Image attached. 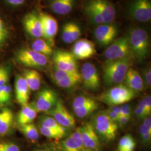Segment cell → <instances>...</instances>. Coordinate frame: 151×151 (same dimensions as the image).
Listing matches in <instances>:
<instances>
[{"label": "cell", "instance_id": "obj_1", "mask_svg": "<svg viewBox=\"0 0 151 151\" xmlns=\"http://www.w3.org/2000/svg\"><path fill=\"white\" fill-rule=\"evenodd\" d=\"M127 37L133 57L139 62L146 60L150 48V37L146 29L140 27H131Z\"/></svg>", "mask_w": 151, "mask_h": 151}, {"label": "cell", "instance_id": "obj_2", "mask_svg": "<svg viewBox=\"0 0 151 151\" xmlns=\"http://www.w3.org/2000/svg\"><path fill=\"white\" fill-rule=\"evenodd\" d=\"M130 59L106 60L103 65V79L108 85L122 83L130 68Z\"/></svg>", "mask_w": 151, "mask_h": 151}, {"label": "cell", "instance_id": "obj_3", "mask_svg": "<svg viewBox=\"0 0 151 151\" xmlns=\"http://www.w3.org/2000/svg\"><path fill=\"white\" fill-rule=\"evenodd\" d=\"M135 95L134 92L124 84L120 83L104 92L99 99L109 106H119L129 102Z\"/></svg>", "mask_w": 151, "mask_h": 151}, {"label": "cell", "instance_id": "obj_4", "mask_svg": "<svg viewBox=\"0 0 151 151\" xmlns=\"http://www.w3.org/2000/svg\"><path fill=\"white\" fill-rule=\"evenodd\" d=\"M97 135L107 142L115 139L118 129V124L114 123L104 112H100L95 116L92 123Z\"/></svg>", "mask_w": 151, "mask_h": 151}, {"label": "cell", "instance_id": "obj_5", "mask_svg": "<svg viewBox=\"0 0 151 151\" xmlns=\"http://www.w3.org/2000/svg\"><path fill=\"white\" fill-rule=\"evenodd\" d=\"M104 56L107 60L130 59L133 55L127 37L124 36L115 40L106 49Z\"/></svg>", "mask_w": 151, "mask_h": 151}, {"label": "cell", "instance_id": "obj_6", "mask_svg": "<svg viewBox=\"0 0 151 151\" xmlns=\"http://www.w3.org/2000/svg\"><path fill=\"white\" fill-rule=\"evenodd\" d=\"M16 59L20 63L30 68H43L48 64V57L32 49L20 50L16 54Z\"/></svg>", "mask_w": 151, "mask_h": 151}, {"label": "cell", "instance_id": "obj_7", "mask_svg": "<svg viewBox=\"0 0 151 151\" xmlns=\"http://www.w3.org/2000/svg\"><path fill=\"white\" fill-rule=\"evenodd\" d=\"M128 12L134 20L147 22L151 19L150 0H131L128 7Z\"/></svg>", "mask_w": 151, "mask_h": 151}, {"label": "cell", "instance_id": "obj_8", "mask_svg": "<svg viewBox=\"0 0 151 151\" xmlns=\"http://www.w3.org/2000/svg\"><path fill=\"white\" fill-rule=\"evenodd\" d=\"M54 66L60 70L72 73H80L77 60L71 52L57 50L53 53Z\"/></svg>", "mask_w": 151, "mask_h": 151}, {"label": "cell", "instance_id": "obj_9", "mask_svg": "<svg viewBox=\"0 0 151 151\" xmlns=\"http://www.w3.org/2000/svg\"><path fill=\"white\" fill-rule=\"evenodd\" d=\"M38 15L42 24L43 38L53 47L55 43V38L58 31V22L53 16L47 13L41 12Z\"/></svg>", "mask_w": 151, "mask_h": 151}, {"label": "cell", "instance_id": "obj_10", "mask_svg": "<svg viewBox=\"0 0 151 151\" xmlns=\"http://www.w3.org/2000/svg\"><path fill=\"white\" fill-rule=\"evenodd\" d=\"M118 32V25L113 22L98 25L95 29L93 34L98 43L104 47H106L115 40Z\"/></svg>", "mask_w": 151, "mask_h": 151}, {"label": "cell", "instance_id": "obj_11", "mask_svg": "<svg viewBox=\"0 0 151 151\" xmlns=\"http://www.w3.org/2000/svg\"><path fill=\"white\" fill-rule=\"evenodd\" d=\"M81 81L84 87L90 90L96 91L100 87V79L97 68L90 62L84 63L81 68Z\"/></svg>", "mask_w": 151, "mask_h": 151}, {"label": "cell", "instance_id": "obj_12", "mask_svg": "<svg viewBox=\"0 0 151 151\" xmlns=\"http://www.w3.org/2000/svg\"><path fill=\"white\" fill-rule=\"evenodd\" d=\"M58 100L57 93L49 88H44L38 92L33 105L37 112H48Z\"/></svg>", "mask_w": 151, "mask_h": 151}, {"label": "cell", "instance_id": "obj_13", "mask_svg": "<svg viewBox=\"0 0 151 151\" xmlns=\"http://www.w3.org/2000/svg\"><path fill=\"white\" fill-rule=\"evenodd\" d=\"M59 124L66 129H72L75 127L74 117L67 110L63 103L58 99L55 105L47 112Z\"/></svg>", "mask_w": 151, "mask_h": 151}, {"label": "cell", "instance_id": "obj_14", "mask_svg": "<svg viewBox=\"0 0 151 151\" xmlns=\"http://www.w3.org/2000/svg\"><path fill=\"white\" fill-rule=\"evenodd\" d=\"M52 77L55 83L60 87L70 88L75 86L81 82L80 73H72L60 70L54 66L51 73Z\"/></svg>", "mask_w": 151, "mask_h": 151}, {"label": "cell", "instance_id": "obj_15", "mask_svg": "<svg viewBox=\"0 0 151 151\" xmlns=\"http://www.w3.org/2000/svg\"><path fill=\"white\" fill-rule=\"evenodd\" d=\"M71 53L76 60H85L93 56L96 53V50L93 42L87 39H80L76 41Z\"/></svg>", "mask_w": 151, "mask_h": 151}, {"label": "cell", "instance_id": "obj_16", "mask_svg": "<svg viewBox=\"0 0 151 151\" xmlns=\"http://www.w3.org/2000/svg\"><path fill=\"white\" fill-rule=\"evenodd\" d=\"M80 130L85 148L92 151H99L100 149V140L92 124L86 123L80 127Z\"/></svg>", "mask_w": 151, "mask_h": 151}, {"label": "cell", "instance_id": "obj_17", "mask_svg": "<svg viewBox=\"0 0 151 151\" xmlns=\"http://www.w3.org/2000/svg\"><path fill=\"white\" fill-rule=\"evenodd\" d=\"M88 2L99 11L104 24L113 23L115 20V7L111 2L108 0H90Z\"/></svg>", "mask_w": 151, "mask_h": 151}, {"label": "cell", "instance_id": "obj_18", "mask_svg": "<svg viewBox=\"0 0 151 151\" xmlns=\"http://www.w3.org/2000/svg\"><path fill=\"white\" fill-rule=\"evenodd\" d=\"M23 25L25 31L35 39L43 38L42 24L38 14L30 12L24 16Z\"/></svg>", "mask_w": 151, "mask_h": 151}, {"label": "cell", "instance_id": "obj_19", "mask_svg": "<svg viewBox=\"0 0 151 151\" xmlns=\"http://www.w3.org/2000/svg\"><path fill=\"white\" fill-rule=\"evenodd\" d=\"M15 89L16 101L22 106L28 104L30 90L22 76H16Z\"/></svg>", "mask_w": 151, "mask_h": 151}, {"label": "cell", "instance_id": "obj_20", "mask_svg": "<svg viewBox=\"0 0 151 151\" xmlns=\"http://www.w3.org/2000/svg\"><path fill=\"white\" fill-rule=\"evenodd\" d=\"M125 85H126L133 91L139 92L144 88V81L142 76L137 70L129 68L127 72L124 79Z\"/></svg>", "mask_w": 151, "mask_h": 151}, {"label": "cell", "instance_id": "obj_21", "mask_svg": "<svg viewBox=\"0 0 151 151\" xmlns=\"http://www.w3.org/2000/svg\"><path fill=\"white\" fill-rule=\"evenodd\" d=\"M81 35V29L76 23L69 22L65 24L62 27L61 38L67 44H70L77 40Z\"/></svg>", "mask_w": 151, "mask_h": 151}, {"label": "cell", "instance_id": "obj_22", "mask_svg": "<svg viewBox=\"0 0 151 151\" xmlns=\"http://www.w3.org/2000/svg\"><path fill=\"white\" fill-rule=\"evenodd\" d=\"M65 151H83L86 150L83 145L80 127L63 142Z\"/></svg>", "mask_w": 151, "mask_h": 151}, {"label": "cell", "instance_id": "obj_23", "mask_svg": "<svg viewBox=\"0 0 151 151\" xmlns=\"http://www.w3.org/2000/svg\"><path fill=\"white\" fill-rule=\"evenodd\" d=\"M38 112L34 108L33 104H27L22 106L17 116V122L20 126L32 123L36 118Z\"/></svg>", "mask_w": 151, "mask_h": 151}, {"label": "cell", "instance_id": "obj_24", "mask_svg": "<svg viewBox=\"0 0 151 151\" xmlns=\"http://www.w3.org/2000/svg\"><path fill=\"white\" fill-rule=\"evenodd\" d=\"M74 5L75 0H52L50 7L56 14L65 15L70 13Z\"/></svg>", "mask_w": 151, "mask_h": 151}, {"label": "cell", "instance_id": "obj_25", "mask_svg": "<svg viewBox=\"0 0 151 151\" xmlns=\"http://www.w3.org/2000/svg\"><path fill=\"white\" fill-rule=\"evenodd\" d=\"M22 77L27 83L30 90L37 91L41 85V76L37 70H27L24 72Z\"/></svg>", "mask_w": 151, "mask_h": 151}, {"label": "cell", "instance_id": "obj_26", "mask_svg": "<svg viewBox=\"0 0 151 151\" xmlns=\"http://www.w3.org/2000/svg\"><path fill=\"white\" fill-rule=\"evenodd\" d=\"M31 49L48 57L53 53L52 47L42 38L35 39L31 45Z\"/></svg>", "mask_w": 151, "mask_h": 151}, {"label": "cell", "instance_id": "obj_27", "mask_svg": "<svg viewBox=\"0 0 151 151\" xmlns=\"http://www.w3.org/2000/svg\"><path fill=\"white\" fill-rule=\"evenodd\" d=\"M39 125L45 128L60 131L63 134H65L67 130L65 127L60 125L55 119L51 116L44 115L41 116L39 120Z\"/></svg>", "mask_w": 151, "mask_h": 151}, {"label": "cell", "instance_id": "obj_28", "mask_svg": "<svg viewBox=\"0 0 151 151\" xmlns=\"http://www.w3.org/2000/svg\"><path fill=\"white\" fill-rule=\"evenodd\" d=\"M20 130L23 134L32 142H35L39 139V130L35 124L29 123L22 125L20 127Z\"/></svg>", "mask_w": 151, "mask_h": 151}, {"label": "cell", "instance_id": "obj_29", "mask_svg": "<svg viewBox=\"0 0 151 151\" xmlns=\"http://www.w3.org/2000/svg\"><path fill=\"white\" fill-rule=\"evenodd\" d=\"M98 107V104L94 100L91 103H89L86 105H84L80 108L73 109V110L76 115L77 117L80 118H83L92 113L97 109Z\"/></svg>", "mask_w": 151, "mask_h": 151}, {"label": "cell", "instance_id": "obj_30", "mask_svg": "<svg viewBox=\"0 0 151 151\" xmlns=\"http://www.w3.org/2000/svg\"><path fill=\"white\" fill-rule=\"evenodd\" d=\"M85 11L87 16L93 24L100 25L104 24L103 18L99 11L88 2L87 3L85 7Z\"/></svg>", "mask_w": 151, "mask_h": 151}, {"label": "cell", "instance_id": "obj_31", "mask_svg": "<svg viewBox=\"0 0 151 151\" xmlns=\"http://www.w3.org/2000/svg\"><path fill=\"white\" fill-rule=\"evenodd\" d=\"M136 146L134 139L130 134L124 135L119 141V151H133Z\"/></svg>", "mask_w": 151, "mask_h": 151}, {"label": "cell", "instance_id": "obj_32", "mask_svg": "<svg viewBox=\"0 0 151 151\" xmlns=\"http://www.w3.org/2000/svg\"><path fill=\"white\" fill-rule=\"evenodd\" d=\"M14 115L10 111L5 118L0 122V136L5 135L9 132L13 122Z\"/></svg>", "mask_w": 151, "mask_h": 151}, {"label": "cell", "instance_id": "obj_33", "mask_svg": "<svg viewBox=\"0 0 151 151\" xmlns=\"http://www.w3.org/2000/svg\"><path fill=\"white\" fill-rule=\"evenodd\" d=\"M39 130L42 135L52 139H60L64 137L65 134L57 130L52 129L39 125Z\"/></svg>", "mask_w": 151, "mask_h": 151}, {"label": "cell", "instance_id": "obj_34", "mask_svg": "<svg viewBox=\"0 0 151 151\" xmlns=\"http://www.w3.org/2000/svg\"><path fill=\"white\" fill-rule=\"evenodd\" d=\"M94 100L91 97L80 96L76 97L72 103V108L73 109L80 108L86 105L89 103H91Z\"/></svg>", "mask_w": 151, "mask_h": 151}, {"label": "cell", "instance_id": "obj_35", "mask_svg": "<svg viewBox=\"0 0 151 151\" xmlns=\"http://www.w3.org/2000/svg\"><path fill=\"white\" fill-rule=\"evenodd\" d=\"M135 114L136 117L138 119H144L148 116L146 113L145 105L142 100L139 102L135 108Z\"/></svg>", "mask_w": 151, "mask_h": 151}, {"label": "cell", "instance_id": "obj_36", "mask_svg": "<svg viewBox=\"0 0 151 151\" xmlns=\"http://www.w3.org/2000/svg\"><path fill=\"white\" fill-rule=\"evenodd\" d=\"M0 94L5 99L7 102L9 101L11 96V87L10 86L5 85L0 86Z\"/></svg>", "mask_w": 151, "mask_h": 151}, {"label": "cell", "instance_id": "obj_37", "mask_svg": "<svg viewBox=\"0 0 151 151\" xmlns=\"http://www.w3.org/2000/svg\"><path fill=\"white\" fill-rule=\"evenodd\" d=\"M1 144L5 151H20V148L16 144L10 142H1Z\"/></svg>", "mask_w": 151, "mask_h": 151}, {"label": "cell", "instance_id": "obj_38", "mask_svg": "<svg viewBox=\"0 0 151 151\" xmlns=\"http://www.w3.org/2000/svg\"><path fill=\"white\" fill-rule=\"evenodd\" d=\"M7 37V30L3 20L0 17V44L2 43Z\"/></svg>", "mask_w": 151, "mask_h": 151}, {"label": "cell", "instance_id": "obj_39", "mask_svg": "<svg viewBox=\"0 0 151 151\" xmlns=\"http://www.w3.org/2000/svg\"><path fill=\"white\" fill-rule=\"evenodd\" d=\"M120 111H121V115H124L127 116L128 118L131 117V107L129 104H124L120 106Z\"/></svg>", "mask_w": 151, "mask_h": 151}, {"label": "cell", "instance_id": "obj_40", "mask_svg": "<svg viewBox=\"0 0 151 151\" xmlns=\"http://www.w3.org/2000/svg\"><path fill=\"white\" fill-rule=\"evenodd\" d=\"M145 105V108L146 109V113L149 116L151 113V96H148L145 97L143 100Z\"/></svg>", "mask_w": 151, "mask_h": 151}, {"label": "cell", "instance_id": "obj_41", "mask_svg": "<svg viewBox=\"0 0 151 151\" xmlns=\"http://www.w3.org/2000/svg\"><path fill=\"white\" fill-rule=\"evenodd\" d=\"M104 112L106 114V115L109 118V119L111 120L114 123L117 124L119 117V116L118 114L115 113L112 110H111L109 109L104 111Z\"/></svg>", "mask_w": 151, "mask_h": 151}, {"label": "cell", "instance_id": "obj_42", "mask_svg": "<svg viewBox=\"0 0 151 151\" xmlns=\"http://www.w3.org/2000/svg\"><path fill=\"white\" fill-rule=\"evenodd\" d=\"M146 84L148 86L151 87V70L150 67H147L143 72Z\"/></svg>", "mask_w": 151, "mask_h": 151}, {"label": "cell", "instance_id": "obj_43", "mask_svg": "<svg viewBox=\"0 0 151 151\" xmlns=\"http://www.w3.org/2000/svg\"><path fill=\"white\" fill-rule=\"evenodd\" d=\"M139 133L140 137L146 134H151V128L147 127L142 123L139 128Z\"/></svg>", "mask_w": 151, "mask_h": 151}, {"label": "cell", "instance_id": "obj_44", "mask_svg": "<svg viewBox=\"0 0 151 151\" xmlns=\"http://www.w3.org/2000/svg\"><path fill=\"white\" fill-rule=\"evenodd\" d=\"M130 119V118H128L127 116H125L124 115H120L119 117L117 124L119 125L120 127L124 126L128 123V122H129Z\"/></svg>", "mask_w": 151, "mask_h": 151}, {"label": "cell", "instance_id": "obj_45", "mask_svg": "<svg viewBox=\"0 0 151 151\" xmlns=\"http://www.w3.org/2000/svg\"><path fill=\"white\" fill-rule=\"evenodd\" d=\"M5 1L8 4L13 6H19L22 5L25 2V0H5Z\"/></svg>", "mask_w": 151, "mask_h": 151}, {"label": "cell", "instance_id": "obj_46", "mask_svg": "<svg viewBox=\"0 0 151 151\" xmlns=\"http://www.w3.org/2000/svg\"><path fill=\"white\" fill-rule=\"evenodd\" d=\"M9 80V75L7 71L0 76V86L5 85Z\"/></svg>", "mask_w": 151, "mask_h": 151}, {"label": "cell", "instance_id": "obj_47", "mask_svg": "<svg viewBox=\"0 0 151 151\" xmlns=\"http://www.w3.org/2000/svg\"><path fill=\"white\" fill-rule=\"evenodd\" d=\"M10 111L11 110L8 109H5L2 110L1 111H0V122L4 118H5L6 116L10 113Z\"/></svg>", "mask_w": 151, "mask_h": 151}, {"label": "cell", "instance_id": "obj_48", "mask_svg": "<svg viewBox=\"0 0 151 151\" xmlns=\"http://www.w3.org/2000/svg\"><path fill=\"white\" fill-rule=\"evenodd\" d=\"M111 110H112L115 113L118 114L119 116L121 115V111H120V106H111L109 108Z\"/></svg>", "mask_w": 151, "mask_h": 151}, {"label": "cell", "instance_id": "obj_49", "mask_svg": "<svg viewBox=\"0 0 151 151\" xmlns=\"http://www.w3.org/2000/svg\"><path fill=\"white\" fill-rule=\"evenodd\" d=\"M7 103L5 99L3 97L1 94H0V105L5 104V103Z\"/></svg>", "mask_w": 151, "mask_h": 151}, {"label": "cell", "instance_id": "obj_50", "mask_svg": "<svg viewBox=\"0 0 151 151\" xmlns=\"http://www.w3.org/2000/svg\"><path fill=\"white\" fill-rule=\"evenodd\" d=\"M6 72H7V70L5 68H4L3 67H0V76L2 75L4 73H5Z\"/></svg>", "mask_w": 151, "mask_h": 151}, {"label": "cell", "instance_id": "obj_51", "mask_svg": "<svg viewBox=\"0 0 151 151\" xmlns=\"http://www.w3.org/2000/svg\"><path fill=\"white\" fill-rule=\"evenodd\" d=\"M34 151H53L49 149H39V150H37Z\"/></svg>", "mask_w": 151, "mask_h": 151}, {"label": "cell", "instance_id": "obj_52", "mask_svg": "<svg viewBox=\"0 0 151 151\" xmlns=\"http://www.w3.org/2000/svg\"><path fill=\"white\" fill-rule=\"evenodd\" d=\"M0 151H5V150L4 149V148L2 147L1 143H0Z\"/></svg>", "mask_w": 151, "mask_h": 151}, {"label": "cell", "instance_id": "obj_53", "mask_svg": "<svg viewBox=\"0 0 151 151\" xmlns=\"http://www.w3.org/2000/svg\"><path fill=\"white\" fill-rule=\"evenodd\" d=\"M92 151L91 150H84V151Z\"/></svg>", "mask_w": 151, "mask_h": 151}]
</instances>
